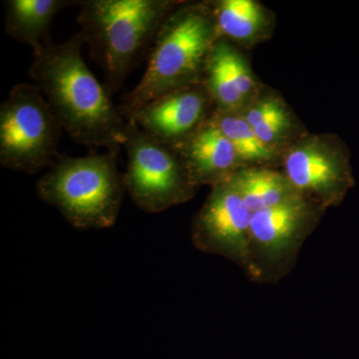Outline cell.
Wrapping results in <instances>:
<instances>
[{
  "instance_id": "1",
  "label": "cell",
  "mask_w": 359,
  "mask_h": 359,
  "mask_svg": "<svg viewBox=\"0 0 359 359\" xmlns=\"http://www.w3.org/2000/svg\"><path fill=\"white\" fill-rule=\"evenodd\" d=\"M84 43L77 32L61 44L51 39L40 44L33 49L30 77L73 141L87 147L118 149L124 142L127 119L84 62Z\"/></svg>"
},
{
  "instance_id": "2",
  "label": "cell",
  "mask_w": 359,
  "mask_h": 359,
  "mask_svg": "<svg viewBox=\"0 0 359 359\" xmlns=\"http://www.w3.org/2000/svg\"><path fill=\"white\" fill-rule=\"evenodd\" d=\"M217 37L216 21L208 4H180L156 35L141 81L123 98L126 119L159 97L189 85L203 83L208 55Z\"/></svg>"
},
{
  "instance_id": "3",
  "label": "cell",
  "mask_w": 359,
  "mask_h": 359,
  "mask_svg": "<svg viewBox=\"0 0 359 359\" xmlns=\"http://www.w3.org/2000/svg\"><path fill=\"white\" fill-rule=\"evenodd\" d=\"M182 2L174 0H87L78 23L85 43L105 73L108 93L118 91L135 61Z\"/></svg>"
},
{
  "instance_id": "4",
  "label": "cell",
  "mask_w": 359,
  "mask_h": 359,
  "mask_svg": "<svg viewBox=\"0 0 359 359\" xmlns=\"http://www.w3.org/2000/svg\"><path fill=\"white\" fill-rule=\"evenodd\" d=\"M118 151L58 158L37 184L40 199L58 209L74 228H110L126 191L118 171Z\"/></svg>"
},
{
  "instance_id": "5",
  "label": "cell",
  "mask_w": 359,
  "mask_h": 359,
  "mask_svg": "<svg viewBox=\"0 0 359 359\" xmlns=\"http://www.w3.org/2000/svg\"><path fill=\"white\" fill-rule=\"evenodd\" d=\"M62 129L37 85H15L0 107V164L29 174L51 167Z\"/></svg>"
},
{
  "instance_id": "6",
  "label": "cell",
  "mask_w": 359,
  "mask_h": 359,
  "mask_svg": "<svg viewBox=\"0 0 359 359\" xmlns=\"http://www.w3.org/2000/svg\"><path fill=\"white\" fill-rule=\"evenodd\" d=\"M128 155L125 190L137 207L155 214L188 202L194 185L181 156L127 119L123 145Z\"/></svg>"
},
{
  "instance_id": "7",
  "label": "cell",
  "mask_w": 359,
  "mask_h": 359,
  "mask_svg": "<svg viewBox=\"0 0 359 359\" xmlns=\"http://www.w3.org/2000/svg\"><path fill=\"white\" fill-rule=\"evenodd\" d=\"M323 212L320 205L299 196L254 212L250 231L252 280L269 282L285 276Z\"/></svg>"
},
{
  "instance_id": "8",
  "label": "cell",
  "mask_w": 359,
  "mask_h": 359,
  "mask_svg": "<svg viewBox=\"0 0 359 359\" xmlns=\"http://www.w3.org/2000/svg\"><path fill=\"white\" fill-rule=\"evenodd\" d=\"M283 166L297 193L323 210L339 205L354 186L348 148L334 135H306L292 142Z\"/></svg>"
},
{
  "instance_id": "9",
  "label": "cell",
  "mask_w": 359,
  "mask_h": 359,
  "mask_svg": "<svg viewBox=\"0 0 359 359\" xmlns=\"http://www.w3.org/2000/svg\"><path fill=\"white\" fill-rule=\"evenodd\" d=\"M252 212L229 180L212 187L192 223V242L201 252L230 259L254 278L250 252Z\"/></svg>"
},
{
  "instance_id": "10",
  "label": "cell",
  "mask_w": 359,
  "mask_h": 359,
  "mask_svg": "<svg viewBox=\"0 0 359 359\" xmlns=\"http://www.w3.org/2000/svg\"><path fill=\"white\" fill-rule=\"evenodd\" d=\"M215 108L205 85L197 83L151 101L130 119L156 140L177 149L212 117Z\"/></svg>"
},
{
  "instance_id": "11",
  "label": "cell",
  "mask_w": 359,
  "mask_h": 359,
  "mask_svg": "<svg viewBox=\"0 0 359 359\" xmlns=\"http://www.w3.org/2000/svg\"><path fill=\"white\" fill-rule=\"evenodd\" d=\"M203 84L219 111H243L257 96L250 66L226 39H217L205 61Z\"/></svg>"
},
{
  "instance_id": "12",
  "label": "cell",
  "mask_w": 359,
  "mask_h": 359,
  "mask_svg": "<svg viewBox=\"0 0 359 359\" xmlns=\"http://www.w3.org/2000/svg\"><path fill=\"white\" fill-rule=\"evenodd\" d=\"M175 150L181 156L197 188L202 185H218L240 168L248 166L212 117Z\"/></svg>"
},
{
  "instance_id": "13",
  "label": "cell",
  "mask_w": 359,
  "mask_h": 359,
  "mask_svg": "<svg viewBox=\"0 0 359 359\" xmlns=\"http://www.w3.org/2000/svg\"><path fill=\"white\" fill-rule=\"evenodd\" d=\"M228 180L252 214L301 196L283 172L268 167H242Z\"/></svg>"
},
{
  "instance_id": "14",
  "label": "cell",
  "mask_w": 359,
  "mask_h": 359,
  "mask_svg": "<svg viewBox=\"0 0 359 359\" xmlns=\"http://www.w3.org/2000/svg\"><path fill=\"white\" fill-rule=\"evenodd\" d=\"M218 39L252 44L269 33V11L254 0H219L210 2Z\"/></svg>"
},
{
  "instance_id": "15",
  "label": "cell",
  "mask_w": 359,
  "mask_h": 359,
  "mask_svg": "<svg viewBox=\"0 0 359 359\" xmlns=\"http://www.w3.org/2000/svg\"><path fill=\"white\" fill-rule=\"evenodd\" d=\"M74 1L67 0H8L6 4V32L32 49L50 39L49 27L59 11Z\"/></svg>"
},
{
  "instance_id": "16",
  "label": "cell",
  "mask_w": 359,
  "mask_h": 359,
  "mask_svg": "<svg viewBox=\"0 0 359 359\" xmlns=\"http://www.w3.org/2000/svg\"><path fill=\"white\" fill-rule=\"evenodd\" d=\"M241 112L257 138L273 153L292 133V114L285 102L275 96H256Z\"/></svg>"
},
{
  "instance_id": "17",
  "label": "cell",
  "mask_w": 359,
  "mask_h": 359,
  "mask_svg": "<svg viewBox=\"0 0 359 359\" xmlns=\"http://www.w3.org/2000/svg\"><path fill=\"white\" fill-rule=\"evenodd\" d=\"M212 120L233 143L245 165L247 163L268 162L273 159L275 153L257 138L241 111L215 109Z\"/></svg>"
}]
</instances>
